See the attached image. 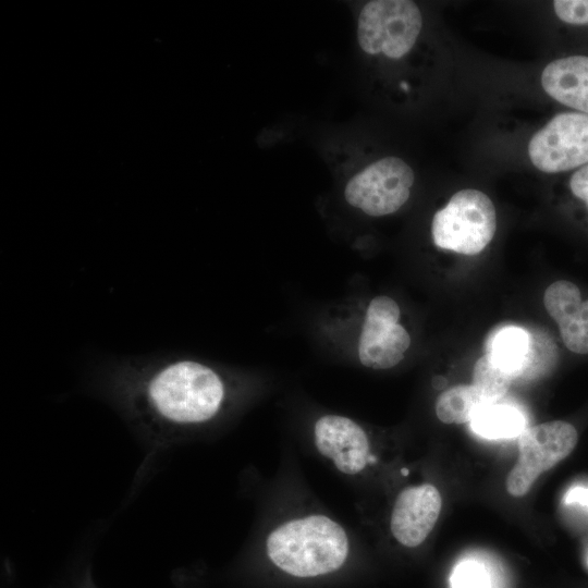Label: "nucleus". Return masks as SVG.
Returning <instances> with one entry per match:
<instances>
[{
  "label": "nucleus",
  "mask_w": 588,
  "mask_h": 588,
  "mask_svg": "<svg viewBox=\"0 0 588 588\" xmlns=\"http://www.w3.org/2000/svg\"><path fill=\"white\" fill-rule=\"evenodd\" d=\"M113 395L146 445L158 452L213 425L228 407L230 389L213 368L177 359L121 379Z\"/></svg>",
  "instance_id": "1"
},
{
  "label": "nucleus",
  "mask_w": 588,
  "mask_h": 588,
  "mask_svg": "<svg viewBox=\"0 0 588 588\" xmlns=\"http://www.w3.org/2000/svg\"><path fill=\"white\" fill-rule=\"evenodd\" d=\"M265 552L279 569L310 578L340 569L351 552V536L332 516L321 512L295 513L270 528Z\"/></svg>",
  "instance_id": "2"
},
{
  "label": "nucleus",
  "mask_w": 588,
  "mask_h": 588,
  "mask_svg": "<svg viewBox=\"0 0 588 588\" xmlns=\"http://www.w3.org/2000/svg\"><path fill=\"white\" fill-rule=\"evenodd\" d=\"M497 230L493 203L482 192L465 188L455 193L432 219L436 246L463 255H477L491 242Z\"/></svg>",
  "instance_id": "3"
},
{
  "label": "nucleus",
  "mask_w": 588,
  "mask_h": 588,
  "mask_svg": "<svg viewBox=\"0 0 588 588\" xmlns=\"http://www.w3.org/2000/svg\"><path fill=\"white\" fill-rule=\"evenodd\" d=\"M422 26L419 8L409 0L367 2L358 16L357 40L367 54L401 59L414 47Z\"/></svg>",
  "instance_id": "4"
},
{
  "label": "nucleus",
  "mask_w": 588,
  "mask_h": 588,
  "mask_svg": "<svg viewBox=\"0 0 588 588\" xmlns=\"http://www.w3.org/2000/svg\"><path fill=\"white\" fill-rule=\"evenodd\" d=\"M577 440L576 428L563 420L543 422L523 431L517 462L506 477L507 492L516 498L525 495L542 473L571 454Z\"/></svg>",
  "instance_id": "5"
},
{
  "label": "nucleus",
  "mask_w": 588,
  "mask_h": 588,
  "mask_svg": "<svg viewBox=\"0 0 588 588\" xmlns=\"http://www.w3.org/2000/svg\"><path fill=\"white\" fill-rule=\"evenodd\" d=\"M415 175L397 157H385L356 173L345 185V200L368 216L397 211L408 199Z\"/></svg>",
  "instance_id": "6"
},
{
  "label": "nucleus",
  "mask_w": 588,
  "mask_h": 588,
  "mask_svg": "<svg viewBox=\"0 0 588 588\" xmlns=\"http://www.w3.org/2000/svg\"><path fill=\"white\" fill-rule=\"evenodd\" d=\"M532 164L546 173L588 163V114L564 112L538 131L528 144Z\"/></svg>",
  "instance_id": "7"
},
{
  "label": "nucleus",
  "mask_w": 588,
  "mask_h": 588,
  "mask_svg": "<svg viewBox=\"0 0 588 588\" xmlns=\"http://www.w3.org/2000/svg\"><path fill=\"white\" fill-rule=\"evenodd\" d=\"M313 443L321 457L347 477L364 474L377 461L368 432L346 416H320L313 427Z\"/></svg>",
  "instance_id": "8"
},
{
  "label": "nucleus",
  "mask_w": 588,
  "mask_h": 588,
  "mask_svg": "<svg viewBox=\"0 0 588 588\" xmlns=\"http://www.w3.org/2000/svg\"><path fill=\"white\" fill-rule=\"evenodd\" d=\"M441 506V494L433 485L424 482L404 488L391 511L393 538L406 548L418 547L433 529Z\"/></svg>",
  "instance_id": "9"
},
{
  "label": "nucleus",
  "mask_w": 588,
  "mask_h": 588,
  "mask_svg": "<svg viewBox=\"0 0 588 588\" xmlns=\"http://www.w3.org/2000/svg\"><path fill=\"white\" fill-rule=\"evenodd\" d=\"M393 316L366 310L358 340V359L371 369H389L405 356L411 344L406 329Z\"/></svg>",
  "instance_id": "10"
},
{
  "label": "nucleus",
  "mask_w": 588,
  "mask_h": 588,
  "mask_svg": "<svg viewBox=\"0 0 588 588\" xmlns=\"http://www.w3.org/2000/svg\"><path fill=\"white\" fill-rule=\"evenodd\" d=\"M543 304L555 320L565 346L577 354H588V299L581 301L576 284L560 280L544 292Z\"/></svg>",
  "instance_id": "11"
},
{
  "label": "nucleus",
  "mask_w": 588,
  "mask_h": 588,
  "mask_svg": "<svg viewBox=\"0 0 588 588\" xmlns=\"http://www.w3.org/2000/svg\"><path fill=\"white\" fill-rule=\"evenodd\" d=\"M541 85L553 99L588 114V57L571 56L550 62L542 71Z\"/></svg>",
  "instance_id": "12"
},
{
  "label": "nucleus",
  "mask_w": 588,
  "mask_h": 588,
  "mask_svg": "<svg viewBox=\"0 0 588 588\" xmlns=\"http://www.w3.org/2000/svg\"><path fill=\"white\" fill-rule=\"evenodd\" d=\"M536 354L531 334L516 326L500 328L487 343L486 355L514 379L530 369Z\"/></svg>",
  "instance_id": "13"
},
{
  "label": "nucleus",
  "mask_w": 588,
  "mask_h": 588,
  "mask_svg": "<svg viewBox=\"0 0 588 588\" xmlns=\"http://www.w3.org/2000/svg\"><path fill=\"white\" fill-rule=\"evenodd\" d=\"M487 401L474 384H458L443 391L436 402L437 417L445 424L470 421Z\"/></svg>",
  "instance_id": "14"
},
{
  "label": "nucleus",
  "mask_w": 588,
  "mask_h": 588,
  "mask_svg": "<svg viewBox=\"0 0 588 588\" xmlns=\"http://www.w3.org/2000/svg\"><path fill=\"white\" fill-rule=\"evenodd\" d=\"M524 425V418L516 408L495 403L481 407L470 420L471 429L488 439L515 437Z\"/></svg>",
  "instance_id": "15"
},
{
  "label": "nucleus",
  "mask_w": 588,
  "mask_h": 588,
  "mask_svg": "<svg viewBox=\"0 0 588 588\" xmlns=\"http://www.w3.org/2000/svg\"><path fill=\"white\" fill-rule=\"evenodd\" d=\"M514 377L492 362L486 354L474 366L473 384L488 404L495 403L510 389Z\"/></svg>",
  "instance_id": "16"
},
{
  "label": "nucleus",
  "mask_w": 588,
  "mask_h": 588,
  "mask_svg": "<svg viewBox=\"0 0 588 588\" xmlns=\"http://www.w3.org/2000/svg\"><path fill=\"white\" fill-rule=\"evenodd\" d=\"M451 588H491L487 568L476 561H465L455 566Z\"/></svg>",
  "instance_id": "17"
},
{
  "label": "nucleus",
  "mask_w": 588,
  "mask_h": 588,
  "mask_svg": "<svg viewBox=\"0 0 588 588\" xmlns=\"http://www.w3.org/2000/svg\"><path fill=\"white\" fill-rule=\"evenodd\" d=\"M555 14L568 24H588V0H556L553 2Z\"/></svg>",
  "instance_id": "18"
},
{
  "label": "nucleus",
  "mask_w": 588,
  "mask_h": 588,
  "mask_svg": "<svg viewBox=\"0 0 588 588\" xmlns=\"http://www.w3.org/2000/svg\"><path fill=\"white\" fill-rule=\"evenodd\" d=\"M52 588H97L91 576L89 561L78 559L62 581Z\"/></svg>",
  "instance_id": "19"
},
{
  "label": "nucleus",
  "mask_w": 588,
  "mask_h": 588,
  "mask_svg": "<svg viewBox=\"0 0 588 588\" xmlns=\"http://www.w3.org/2000/svg\"><path fill=\"white\" fill-rule=\"evenodd\" d=\"M569 187L572 193L588 206V164L572 175Z\"/></svg>",
  "instance_id": "20"
},
{
  "label": "nucleus",
  "mask_w": 588,
  "mask_h": 588,
  "mask_svg": "<svg viewBox=\"0 0 588 588\" xmlns=\"http://www.w3.org/2000/svg\"><path fill=\"white\" fill-rule=\"evenodd\" d=\"M567 504H580L588 507V488L576 486L571 488L564 498Z\"/></svg>",
  "instance_id": "21"
},
{
  "label": "nucleus",
  "mask_w": 588,
  "mask_h": 588,
  "mask_svg": "<svg viewBox=\"0 0 588 588\" xmlns=\"http://www.w3.org/2000/svg\"><path fill=\"white\" fill-rule=\"evenodd\" d=\"M446 383H448L446 379L442 376H437L432 379V385L436 389H443L446 385Z\"/></svg>",
  "instance_id": "22"
}]
</instances>
